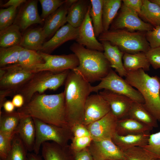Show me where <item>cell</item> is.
Instances as JSON below:
<instances>
[{"label": "cell", "instance_id": "cell-42", "mask_svg": "<svg viewBox=\"0 0 160 160\" xmlns=\"http://www.w3.org/2000/svg\"><path fill=\"white\" fill-rule=\"evenodd\" d=\"M71 140V143L70 146L74 153L87 148L92 140L90 136L80 137H73Z\"/></svg>", "mask_w": 160, "mask_h": 160}, {"label": "cell", "instance_id": "cell-21", "mask_svg": "<svg viewBox=\"0 0 160 160\" xmlns=\"http://www.w3.org/2000/svg\"><path fill=\"white\" fill-rule=\"evenodd\" d=\"M28 151H34L36 129L33 118L22 117L16 131Z\"/></svg>", "mask_w": 160, "mask_h": 160}, {"label": "cell", "instance_id": "cell-36", "mask_svg": "<svg viewBox=\"0 0 160 160\" xmlns=\"http://www.w3.org/2000/svg\"><path fill=\"white\" fill-rule=\"evenodd\" d=\"M27 152L19 136L16 134L12 140L11 149L4 160H28Z\"/></svg>", "mask_w": 160, "mask_h": 160}, {"label": "cell", "instance_id": "cell-47", "mask_svg": "<svg viewBox=\"0 0 160 160\" xmlns=\"http://www.w3.org/2000/svg\"><path fill=\"white\" fill-rule=\"evenodd\" d=\"M74 153L75 160H94L88 148Z\"/></svg>", "mask_w": 160, "mask_h": 160}, {"label": "cell", "instance_id": "cell-15", "mask_svg": "<svg viewBox=\"0 0 160 160\" xmlns=\"http://www.w3.org/2000/svg\"><path fill=\"white\" fill-rule=\"evenodd\" d=\"M89 8L86 17L78 28V34L76 40V43L87 49L103 52V45L95 36L92 20L90 15Z\"/></svg>", "mask_w": 160, "mask_h": 160}, {"label": "cell", "instance_id": "cell-39", "mask_svg": "<svg viewBox=\"0 0 160 160\" xmlns=\"http://www.w3.org/2000/svg\"><path fill=\"white\" fill-rule=\"evenodd\" d=\"M39 1L42 8V13L40 16L43 21L65 2V0H39Z\"/></svg>", "mask_w": 160, "mask_h": 160}, {"label": "cell", "instance_id": "cell-4", "mask_svg": "<svg viewBox=\"0 0 160 160\" xmlns=\"http://www.w3.org/2000/svg\"><path fill=\"white\" fill-rule=\"evenodd\" d=\"M125 79L143 96L144 107L160 121V78L151 76L142 69L127 72Z\"/></svg>", "mask_w": 160, "mask_h": 160}, {"label": "cell", "instance_id": "cell-30", "mask_svg": "<svg viewBox=\"0 0 160 160\" xmlns=\"http://www.w3.org/2000/svg\"><path fill=\"white\" fill-rule=\"evenodd\" d=\"M22 117L17 111L11 113L0 111V133L14 135Z\"/></svg>", "mask_w": 160, "mask_h": 160}, {"label": "cell", "instance_id": "cell-2", "mask_svg": "<svg viewBox=\"0 0 160 160\" xmlns=\"http://www.w3.org/2000/svg\"><path fill=\"white\" fill-rule=\"evenodd\" d=\"M91 85L80 75L71 70L65 83V102L67 122L71 127L82 123L86 100Z\"/></svg>", "mask_w": 160, "mask_h": 160}, {"label": "cell", "instance_id": "cell-43", "mask_svg": "<svg viewBox=\"0 0 160 160\" xmlns=\"http://www.w3.org/2000/svg\"><path fill=\"white\" fill-rule=\"evenodd\" d=\"M145 53L151 65L155 69L160 68V47L151 48Z\"/></svg>", "mask_w": 160, "mask_h": 160}, {"label": "cell", "instance_id": "cell-17", "mask_svg": "<svg viewBox=\"0 0 160 160\" xmlns=\"http://www.w3.org/2000/svg\"><path fill=\"white\" fill-rule=\"evenodd\" d=\"M76 0H65V3L45 20L43 30L46 38L52 37L67 22L69 8Z\"/></svg>", "mask_w": 160, "mask_h": 160}, {"label": "cell", "instance_id": "cell-37", "mask_svg": "<svg viewBox=\"0 0 160 160\" xmlns=\"http://www.w3.org/2000/svg\"><path fill=\"white\" fill-rule=\"evenodd\" d=\"M123 160H156L149 152L141 147H132L123 151Z\"/></svg>", "mask_w": 160, "mask_h": 160}, {"label": "cell", "instance_id": "cell-40", "mask_svg": "<svg viewBox=\"0 0 160 160\" xmlns=\"http://www.w3.org/2000/svg\"><path fill=\"white\" fill-rule=\"evenodd\" d=\"M141 147L156 159H160V131L150 134L147 144Z\"/></svg>", "mask_w": 160, "mask_h": 160}, {"label": "cell", "instance_id": "cell-50", "mask_svg": "<svg viewBox=\"0 0 160 160\" xmlns=\"http://www.w3.org/2000/svg\"><path fill=\"white\" fill-rule=\"evenodd\" d=\"M26 2L25 0H10L3 4V7H17Z\"/></svg>", "mask_w": 160, "mask_h": 160}, {"label": "cell", "instance_id": "cell-1", "mask_svg": "<svg viewBox=\"0 0 160 160\" xmlns=\"http://www.w3.org/2000/svg\"><path fill=\"white\" fill-rule=\"evenodd\" d=\"M17 111L22 117L30 116L49 124L70 127L66 120L64 91L52 95L36 93Z\"/></svg>", "mask_w": 160, "mask_h": 160}, {"label": "cell", "instance_id": "cell-46", "mask_svg": "<svg viewBox=\"0 0 160 160\" xmlns=\"http://www.w3.org/2000/svg\"><path fill=\"white\" fill-rule=\"evenodd\" d=\"M123 4L127 7L137 12L139 15L143 5L142 0H123Z\"/></svg>", "mask_w": 160, "mask_h": 160}, {"label": "cell", "instance_id": "cell-7", "mask_svg": "<svg viewBox=\"0 0 160 160\" xmlns=\"http://www.w3.org/2000/svg\"><path fill=\"white\" fill-rule=\"evenodd\" d=\"M36 129V138L33 151L38 154L42 144L51 141L62 146H66L73 137L70 127H62L49 124L33 118Z\"/></svg>", "mask_w": 160, "mask_h": 160}, {"label": "cell", "instance_id": "cell-12", "mask_svg": "<svg viewBox=\"0 0 160 160\" xmlns=\"http://www.w3.org/2000/svg\"><path fill=\"white\" fill-rule=\"evenodd\" d=\"M110 111L108 102L99 93L89 95L85 104L82 124L87 126L103 118Z\"/></svg>", "mask_w": 160, "mask_h": 160}, {"label": "cell", "instance_id": "cell-54", "mask_svg": "<svg viewBox=\"0 0 160 160\" xmlns=\"http://www.w3.org/2000/svg\"><path fill=\"white\" fill-rule=\"evenodd\" d=\"M156 160H160V159H157Z\"/></svg>", "mask_w": 160, "mask_h": 160}, {"label": "cell", "instance_id": "cell-44", "mask_svg": "<svg viewBox=\"0 0 160 160\" xmlns=\"http://www.w3.org/2000/svg\"><path fill=\"white\" fill-rule=\"evenodd\" d=\"M145 36L151 48L160 47V25L146 32Z\"/></svg>", "mask_w": 160, "mask_h": 160}, {"label": "cell", "instance_id": "cell-31", "mask_svg": "<svg viewBox=\"0 0 160 160\" xmlns=\"http://www.w3.org/2000/svg\"><path fill=\"white\" fill-rule=\"evenodd\" d=\"M122 3L121 0H103L102 19L103 32L109 30Z\"/></svg>", "mask_w": 160, "mask_h": 160}, {"label": "cell", "instance_id": "cell-3", "mask_svg": "<svg viewBox=\"0 0 160 160\" xmlns=\"http://www.w3.org/2000/svg\"><path fill=\"white\" fill-rule=\"evenodd\" d=\"M70 49L77 57L79 63L72 70L89 83L101 81L111 69L103 52L87 49L76 42L73 43Z\"/></svg>", "mask_w": 160, "mask_h": 160}, {"label": "cell", "instance_id": "cell-13", "mask_svg": "<svg viewBox=\"0 0 160 160\" xmlns=\"http://www.w3.org/2000/svg\"><path fill=\"white\" fill-rule=\"evenodd\" d=\"M118 120L110 111L103 118L86 126L92 140L112 139L116 133Z\"/></svg>", "mask_w": 160, "mask_h": 160}, {"label": "cell", "instance_id": "cell-51", "mask_svg": "<svg viewBox=\"0 0 160 160\" xmlns=\"http://www.w3.org/2000/svg\"><path fill=\"white\" fill-rule=\"evenodd\" d=\"M3 107L4 111L7 113H11L14 111L15 107L12 101L6 100L3 104Z\"/></svg>", "mask_w": 160, "mask_h": 160}, {"label": "cell", "instance_id": "cell-38", "mask_svg": "<svg viewBox=\"0 0 160 160\" xmlns=\"http://www.w3.org/2000/svg\"><path fill=\"white\" fill-rule=\"evenodd\" d=\"M17 7H10L0 10V31L13 24L17 15Z\"/></svg>", "mask_w": 160, "mask_h": 160}, {"label": "cell", "instance_id": "cell-52", "mask_svg": "<svg viewBox=\"0 0 160 160\" xmlns=\"http://www.w3.org/2000/svg\"><path fill=\"white\" fill-rule=\"evenodd\" d=\"M27 156L28 160H42L40 156L34 153H28Z\"/></svg>", "mask_w": 160, "mask_h": 160}, {"label": "cell", "instance_id": "cell-9", "mask_svg": "<svg viewBox=\"0 0 160 160\" xmlns=\"http://www.w3.org/2000/svg\"><path fill=\"white\" fill-rule=\"evenodd\" d=\"M154 27L142 20L138 14L122 3L116 16L111 24L109 30L123 29L130 31L146 32Z\"/></svg>", "mask_w": 160, "mask_h": 160}, {"label": "cell", "instance_id": "cell-27", "mask_svg": "<svg viewBox=\"0 0 160 160\" xmlns=\"http://www.w3.org/2000/svg\"><path fill=\"white\" fill-rule=\"evenodd\" d=\"M123 62L124 67L127 72L140 69L145 71L150 70L151 65L144 52L133 54L124 53Z\"/></svg>", "mask_w": 160, "mask_h": 160}, {"label": "cell", "instance_id": "cell-28", "mask_svg": "<svg viewBox=\"0 0 160 160\" xmlns=\"http://www.w3.org/2000/svg\"><path fill=\"white\" fill-rule=\"evenodd\" d=\"M143 5L140 13V18L154 28L160 25V7L148 0H142Z\"/></svg>", "mask_w": 160, "mask_h": 160}, {"label": "cell", "instance_id": "cell-19", "mask_svg": "<svg viewBox=\"0 0 160 160\" xmlns=\"http://www.w3.org/2000/svg\"><path fill=\"white\" fill-rule=\"evenodd\" d=\"M38 2L32 0L24 3L17 15L13 24L17 25L20 30H25L33 24L41 23L43 21L38 13Z\"/></svg>", "mask_w": 160, "mask_h": 160}, {"label": "cell", "instance_id": "cell-8", "mask_svg": "<svg viewBox=\"0 0 160 160\" xmlns=\"http://www.w3.org/2000/svg\"><path fill=\"white\" fill-rule=\"evenodd\" d=\"M100 81L97 85L91 86V92H97L102 89H107L126 96L134 102L144 103V98L140 92L112 68L108 74Z\"/></svg>", "mask_w": 160, "mask_h": 160}, {"label": "cell", "instance_id": "cell-26", "mask_svg": "<svg viewBox=\"0 0 160 160\" xmlns=\"http://www.w3.org/2000/svg\"><path fill=\"white\" fill-rule=\"evenodd\" d=\"M46 39L42 28H31L24 33L19 45L25 49L39 51Z\"/></svg>", "mask_w": 160, "mask_h": 160}, {"label": "cell", "instance_id": "cell-10", "mask_svg": "<svg viewBox=\"0 0 160 160\" xmlns=\"http://www.w3.org/2000/svg\"><path fill=\"white\" fill-rule=\"evenodd\" d=\"M44 60V63L36 66L31 72L35 73L48 71L59 72L66 70H73L79 65L78 58L74 53L68 55H54L37 51Z\"/></svg>", "mask_w": 160, "mask_h": 160}, {"label": "cell", "instance_id": "cell-23", "mask_svg": "<svg viewBox=\"0 0 160 160\" xmlns=\"http://www.w3.org/2000/svg\"><path fill=\"white\" fill-rule=\"evenodd\" d=\"M150 132L126 135H119L116 133L112 139L123 152L129 148L136 146L143 147L148 142Z\"/></svg>", "mask_w": 160, "mask_h": 160}, {"label": "cell", "instance_id": "cell-25", "mask_svg": "<svg viewBox=\"0 0 160 160\" xmlns=\"http://www.w3.org/2000/svg\"><path fill=\"white\" fill-rule=\"evenodd\" d=\"M153 128L134 119L126 117L118 120L116 133L121 136L137 134L150 132Z\"/></svg>", "mask_w": 160, "mask_h": 160}, {"label": "cell", "instance_id": "cell-11", "mask_svg": "<svg viewBox=\"0 0 160 160\" xmlns=\"http://www.w3.org/2000/svg\"><path fill=\"white\" fill-rule=\"evenodd\" d=\"M4 73L0 78V90H8L15 94L34 73L24 69L17 64L1 68Z\"/></svg>", "mask_w": 160, "mask_h": 160}, {"label": "cell", "instance_id": "cell-5", "mask_svg": "<svg viewBox=\"0 0 160 160\" xmlns=\"http://www.w3.org/2000/svg\"><path fill=\"white\" fill-rule=\"evenodd\" d=\"M70 70L59 72L44 71L35 73L17 90L15 94L22 95L25 103L29 102L36 93L43 94L47 90H56L65 83Z\"/></svg>", "mask_w": 160, "mask_h": 160}, {"label": "cell", "instance_id": "cell-24", "mask_svg": "<svg viewBox=\"0 0 160 160\" xmlns=\"http://www.w3.org/2000/svg\"><path fill=\"white\" fill-rule=\"evenodd\" d=\"M91 6L90 0H76L69 9L67 22L74 28H79L83 21Z\"/></svg>", "mask_w": 160, "mask_h": 160}, {"label": "cell", "instance_id": "cell-33", "mask_svg": "<svg viewBox=\"0 0 160 160\" xmlns=\"http://www.w3.org/2000/svg\"><path fill=\"white\" fill-rule=\"evenodd\" d=\"M44 63V60L38 52L22 48L20 53L17 64L31 72L36 66Z\"/></svg>", "mask_w": 160, "mask_h": 160}, {"label": "cell", "instance_id": "cell-55", "mask_svg": "<svg viewBox=\"0 0 160 160\" xmlns=\"http://www.w3.org/2000/svg\"></svg>", "mask_w": 160, "mask_h": 160}, {"label": "cell", "instance_id": "cell-6", "mask_svg": "<svg viewBox=\"0 0 160 160\" xmlns=\"http://www.w3.org/2000/svg\"><path fill=\"white\" fill-rule=\"evenodd\" d=\"M145 33V32H132L123 29L109 30L101 33L97 39L100 41L109 42L124 53H145L151 48Z\"/></svg>", "mask_w": 160, "mask_h": 160}, {"label": "cell", "instance_id": "cell-45", "mask_svg": "<svg viewBox=\"0 0 160 160\" xmlns=\"http://www.w3.org/2000/svg\"><path fill=\"white\" fill-rule=\"evenodd\" d=\"M73 137H80L90 136L86 126L82 123L75 124L71 127Z\"/></svg>", "mask_w": 160, "mask_h": 160}, {"label": "cell", "instance_id": "cell-20", "mask_svg": "<svg viewBox=\"0 0 160 160\" xmlns=\"http://www.w3.org/2000/svg\"><path fill=\"white\" fill-rule=\"evenodd\" d=\"M41 146L44 160H75V153L68 145L62 146L53 142L46 141Z\"/></svg>", "mask_w": 160, "mask_h": 160}, {"label": "cell", "instance_id": "cell-35", "mask_svg": "<svg viewBox=\"0 0 160 160\" xmlns=\"http://www.w3.org/2000/svg\"><path fill=\"white\" fill-rule=\"evenodd\" d=\"M22 47L16 45L7 48H0V67L17 64Z\"/></svg>", "mask_w": 160, "mask_h": 160}, {"label": "cell", "instance_id": "cell-48", "mask_svg": "<svg viewBox=\"0 0 160 160\" xmlns=\"http://www.w3.org/2000/svg\"><path fill=\"white\" fill-rule=\"evenodd\" d=\"M12 101L15 107L18 108L22 107L25 104L24 99L23 96L19 94H16L13 96Z\"/></svg>", "mask_w": 160, "mask_h": 160}, {"label": "cell", "instance_id": "cell-49", "mask_svg": "<svg viewBox=\"0 0 160 160\" xmlns=\"http://www.w3.org/2000/svg\"><path fill=\"white\" fill-rule=\"evenodd\" d=\"M14 95L13 92L8 90H0V111L5 102V98L8 96Z\"/></svg>", "mask_w": 160, "mask_h": 160}, {"label": "cell", "instance_id": "cell-14", "mask_svg": "<svg viewBox=\"0 0 160 160\" xmlns=\"http://www.w3.org/2000/svg\"><path fill=\"white\" fill-rule=\"evenodd\" d=\"M87 148L94 160H123V152L112 139L92 140Z\"/></svg>", "mask_w": 160, "mask_h": 160}, {"label": "cell", "instance_id": "cell-41", "mask_svg": "<svg viewBox=\"0 0 160 160\" xmlns=\"http://www.w3.org/2000/svg\"><path fill=\"white\" fill-rule=\"evenodd\" d=\"M14 136L0 133V157L2 160L6 158L10 150Z\"/></svg>", "mask_w": 160, "mask_h": 160}, {"label": "cell", "instance_id": "cell-29", "mask_svg": "<svg viewBox=\"0 0 160 160\" xmlns=\"http://www.w3.org/2000/svg\"><path fill=\"white\" fill-rule=\"evenodd\" d=\"M128 117L134 119L150 127H158L157 120L143 106V104L134 102Z\"/></svg>", "mask_w": 160, "mask_h": 160}, {"label": "cell", "instance_id": "cell-53", "mask_svg": "<svg viewBox=\"0 0 160 160\" xmlns=\"http://www.w3.org/2000/svg\"><path fill=\"white\" fill-rule=\"evenodd\" d=\"M151 2L158 5L160 7V0H150Z\"/></svg>", "mask_w": 160, "mask_h": 160}, {"label": "cell", "instance_id": "cell-18", "mask_svg": "<svg viewBox=\"0 0 160 160\" xmlns=\"http://www.w3.org/2000/svg\"><path fill=\"white\" fill-rule=\"evenodd\" d=\"M78 28H74L68 23L65 24L49 40L44 42L39 51L50 54L65 42L70 40H76L78 36Z\"/></svg>", "mask_w": 160, "mask_h": 160}, {"label": "cell", "instance_id": "cell-34", "mask_svg": "<svg viewBox=\"0 0 160 160\" xmlns=\"http://www.w3.org/2000/svg\"><path fill=\"white\" fill-rule=\"evenodd\" d=\"M90 15L95 36L98 38L103 32L102 9L103 0H90Z\"/></svg>", "mask_w": 160, "mask_h": 160}, {"label": "cell", "instance_id": "cell-32", "mask_svg": "<svg viewBox=\"0 0 160 160\" xmlns=\"http://www.w3.org/2000/svg\"><path fill=\"white\" fill-rule=\"evenodd\" d=\"M20 30L17 25L13 24L0 31V47L7 48L19 45L22 37Z\"/></svg>", "mask_w": 160, "mask_h": 160}, {"label": "cell", "instance_id": "cell-16", "mask_svg": "<svg viewBox=\"0 0 160 160\" xmlns=\"http://www.w3.org/2000/svg\"><path fill=\"white\" fill-rule=\"evenodd\" d=\"M99 94L108 102L111 111L118 120L128 117L133 100L126 96L107 89H103Z\"/></svg>", "mask_w": 160, "mask_h": 160}, {"label": "cell", "instance_id": "cell-22", "mask_svg": "<svg viewBox=\"0 0 160 160\" xmlns=\"http://www.w3.org/2000/svg\"><path fill=\"white\" fill-rule=\"evenodd\" d=\"M100 42L103 45L104 54L109 62L111 67L114 68L120 76L125 77L127 72L123 64V57L124 53L117 47L113 45L109 41Z\"/></svg>", "mask_w": 160, "mask_h": 160}]
</instances>
